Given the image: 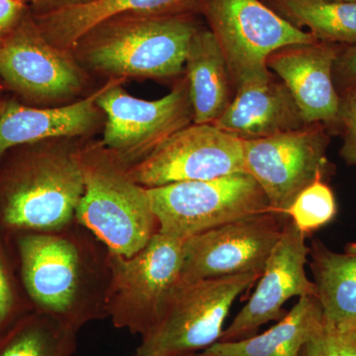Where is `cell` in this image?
<instances>
[{"label": "cell", "instance_id": "7", "mask_svg": "<svg viewBox=\"0 0 356 356\" xmlns=\"http://www.w3.org/2000/svg\"><path fill=\"white\" fill-rule=\"evenodd\" d=\"M198 11L226 58L236 90L273 76L267 60L274 51L318 41L261 0H198Z\"/></svg>", "mask_w": 356, "mask_h": 356}, {"label": "cell", "instance_id": "6", "mask_svg": "<svg viewBox=\"0 0 356 356\" xmlns=\"http://www.w3.org/2000/svg\"><path fill=\"white\" fill-rule=\"evenodd\" d=\"M106 315L115 327L144 337L182 280L184 241L156 233L130 257L108 252Z\"/></svg>", "mask_w": 356, "mask_h": 356}, {"label": "cell", "instance_id": "8", "mask_svg": "<svg viewBox=\"0 0 356 356\" xmlns=\"http://www.w3.org/2000/svg\"><path fill=\"white\" fill-rule=\"evenodd\" d=\"M147 191L159 233L182 241L227 222L271 211L261 187L247 172Z\"/></svg>", "mask_w": 356, "mask_h": 356}, {"label": "cell", "instance_id": "1", "mask_svg": "<svg viewBox=\"0 0 356 356\" xmlns=\"http://www.w3.org/2000/svg\"><path fill=\"white\" fill-rule=\"evenodd\" d=\"M83 191L81 159L33 145L10 149L0 159V232L9 238L64 229Z\"/></svg>", "mask_w": 356, "mask_h": 356}, {"label": "cell", "instance_id": "32", "mask_svg": "<svg viewBox=\"0 0 356 356\" xmlns=\"http://www.w3.org/2000/svg\"><path fill=\"white\" fill-rule=\"evenodd\" d=\"M27 3H32V0H24Z\"/></svg>", "mask_w": 356, "mask_h": 356}, {"label": "cell", "instance_id": "26", "mask_svg": "<svg viewBox=\"0 0 356 356\" xmlns=\"http://www.w3.org/2000/svg\"><path fill=\"white\" fill-rule=\"evenodd\" d=\"M339 93L337 135L343 140L339 156L346 165L356 168V84L341 89Z\"/></svg>", "mask_w": 356, "mask_h": 356}, {"label": "cell", "instance_id": "17", "mask_svg": "<svg viewBox=\"0 0 356 356\" xmlns=\"http://www.w3.org/2000/svg\"><path fill=\"white\" fill-rule=\"evenodd\" d=\"M213 125L238 139L250 140L298 130L307 124L285 84L271 76L236 89L228 108Z\"/></svg>", "mask_w": 356, "mask_h": 356}, {"label": "cell", "instance_id": "13", "mask_svg": "<svg viewBox=\"0 0 356 356\" xmlns=\"http://www.w3.org/2000/svg\"><path fill=\"white\" fill-rule=\"evenodd\" d=\"M306 236L288 217L254 292L224 330L219 341H240L254 336L261 325L280 320L286 314L283 306L290 299L317 296L315 283L306 273L310 252Z\"/></svg>", "mask_w": 356, "mask_h": 356}, {"label": "cell", "instance_id": "35", "mask_svg": "<svg viewBox=\"0 0 356 356\" xmlns=\"http://www.w3.org/2000/svg\"><path fill=\"white\" fill-rule=\"evenodd\" d=\"M0 83H1V81H0ZM2 84V83H1ZM0 100H1V98H0Z\"/></svg>", "mask_w": 356, "mask_h": 356}, {"label": "cell", "instance_id": "12", "mask_svg": "<svg viewBox=\"0 0 356 356\" xmlns=\"http://www.w3.org/2000/svg\"><path fill=\"white\" fill-rule=\"evenodd\" d=\"M286 216L273 211L227 222L184 241L182 280L261 275Z\"/></svg>", "mask_w": 356, "mask_h": 356}, {"label": "cell", "instance_id": "10", "mask_svg": "<svg viewBox=\"0 0 356 356\" xmlns=\"http://www.w3.org/2000/svg\"><path fill=\"white\" fill-rule=\"evenodd\" d=\"M96 105L107 116L103 143L125 163L144 159L193 121L187 79L156 100L133 97L110 83L100 89Z\"/></svg>", "mask_w": 356, "mask_h": 356}, {"label": "cell", "instance_id": "5", "mask_svg": "<svg viewBox=\"0 0 356 356\" xmlns=\"http://www.w3.org/2000/svg\"><path fill=\"white\" fill-rule=\"evenodd\" d=\"M259 274L243 273L194 281L182 280L135 356L196 355L221 339L236 298L254 285Z\"/></svg>", "mask_w": 356, "mask_h": 356}, {"label": "cell", "instance_id": "14", "mask_svg": "<svg viewBox=\"0 0 356 356\" xmlns=\"http://www.w3.org/2000/svg\"><path fill=\"white\" fill-rule=\"evenodd\" d=\"M65 51L49 43L29 14L0 40V81L30 102L76 92L81 72Z\"/></svg>", "mask_w": 356, "mask_h": 356}, {"label": "cell", "instance_id": "19", "mask_svg": "<svg viewBox=\"0 0 356 356\" xmlns=\"http://www.w3.org/2000/svg\"><path fill=\"white\" fill-rule=\"evenodd\" d=\"M308 264L325 329L356 331V243L339 252L313 240Z\"/></svg>", "mask_w": 356, "mask_h": 356}, {"label": "cell", "instance_id": "15", "mask_svg": "<svg viewBox=\"0 0 356 356\" xmlns=\"http://www.w3.org/2000/svg\"><path fill=\"white\" fill-rule=\"evenodd\" d=\"M343 46L316 41L290 44L267 60L291 93L307 125L321 124L337 135L339 93L334 81V65Z\"/></svg>", "mask_w": 356, "mask_h": 356}, {"label": "cell", "instance_id": "36", "mask_svg": "<svg viewBox=\"0 0 356 356\" xmlns=\"http://www.w3.org/2000/svg\"><path fill=\"white\" fill-rule=\"evenodd\" d=\"M32 1H33V0H32Z\"/></svg>", "mask_w": 356, "mask_h": 356}, {"label": "cell", "instance_id": "33", "mask_svg": "<svg viewBox=\"0 0 356 356\" xmlns=\"http://www.w3.org/2000/svg\"><path fill=\"white\" fill-rule=\"evenodd\" d=\"M186 356H198L197 355H186Z\"/></svg>", "mask_w": 356, "mask_h": 356}, {"label": "cell", "instance_id": "22", "mask_svg": "<svg viewBox=\"0 0 356 356\" xmlns=\"http://www.w3.org/2000/svg\"><path fill=\"white\" fill-rule=\"evenodd\" d=\"M278 15L295 27L309 29L318 41L356 44V2L341 0H266Z\"/></svg>", "mask_w": 356, "mask_h": 356}, {"label": "cell", "instance_id": "9", "mask_svg": "<svg viewBox=\"0 0 356 356\" xmlns=\"http://www.w3.org/2000/svg\"><path fill=\"white\" fill-rule=\"evenodd\" d=\"M331 134L311 124L264 139L243 140L245 172L261 187L271 211L287 216L293 201L314 182L329 181L336 165L327 158Z\"/></svg>", "mask_w": 356, "mask_h": 356}, {"label": "cell", "instance_id": "29", "mask_svg": "<svg viewBox=\"0 0 356 356\" xmlns=\"http://www.w3.org/2000/svg\"><path fill=\"white\" fill-rule=\"evenodd\" d=\"M27 7L24 0H0V40L6 38L24 19Z\"/></svg>", "mask_w": 356, "mask_h": 356}, {"label": "cell", "instance_id": "20", "mask_svg": "<svg viewBox=\"0 0 356 356\" xmlns=\"http://www.w3.org/2000/svg\"><path fill=\"white\" fill-rule=\"evenodd\" d=\"M193 123L215 124L233 99L226 58L209 28L198 30L185 58Z\"/></svg>", "mask_w": 356, "mask_h": 356}, {"label": "cell", "instance_id": "27", "mask_svg": "<svg viewBox=\"0 0 356 356\" xmlns=\"http://www.w3.org/2000/svg\"><path fill=\"white\" fill-rule=\"evenodd\" d=\"M301 356H356V331L339 332L324 327L306 343Z\"/></svg>", "mask_w": 356, "mask_h": 356}, {"label": "cell", "instance_id": "30", "mask_svg": "<svg viewBox=\"0 0 356 356\" xmlns=\"http://www.w3.org/2000/svg\"><path fill=\"white\" fill-rule=\"evenodd\" d=\"M88 1H91V0H33L31 4L35 8L38 9L39 13H41L51 10V9L58 8V7L83 3V2Z\"/></svg>", "mask_w": 356, "mask_h": 356}, {"label": "cell", "instance_id": "34", "mask_svg": "<svg viewBox=\"0 0 356 356\" xmlns=\"http://www.w3.org/2000/svg\"><path fill=\"white\" fill-rule=\"evenodd\" d=\"M261 1H262V2H264V1H266V0H261Z\"/></svg>", "mask_w": 356, "mask_h": 356}, {"label": "cell", "instance_id": "25", "mask_svg": "<svg viewBox=\"0 0 356 356\" xmlns=\"http://www.w3.org/2000/svg\"><path fill=\"white\" fill-rule=\"evenodd\" d=\"M10 252L8 241L0 232V334L21 316L34 310L16 280Z\"/></svg>", "mask_w": 356, "mask_h": 356}, {"label": "cell", "instance_id": "24", "mask_svg": "<svg viewBox=\"0 0 356 356\" xmlns=\"http://www.w3.org/2000/svg\"><path fill=\"white\" fill-rule=\"evenodd\" d=\"M337 204L334 191L325 181L314 182L293 201L287 216L305 235L334 221Z\"/></svg>", "mask_w": 356, "mask_h": 356}, {"label": "cell", "instance_id": "28", "mask_svg": "<svg viewBox=\"0 0 356 356\" xmlns=\"http://www.w3.org/2000/svg\"><path fill=\"white\" fill-rule=\"evenodd\" d=\"M334 81L337 91L356 84V44L343 46L334 65Z\"/></svg>", "mask_w": 356, "mask_h": 356}, {"label": "cell", "instance_id": "23", "mask_svg": "<svg viewBox=\"0 0 356 356\" xmlns=\"http://www.w3.org/2000/svg\"><path fill=\"white\" fill-rule=\"evenodd\" d=\"M76 334L50 316L32 310L0 334V356H72Z\"/></svg>", "mask_w": 356, "mask_h": 356}, {"label": "cell", "instance_id": "16", "mask_svg": "<svg viewBox=\"0 0 356 356\" xmlns=\"http://www.w3.org/2000/svg\"><path fill=\"white\" fill-rule=\"evenodd\" d=\"M198 0H91L51 9L34 16L44 39L65 51L74 48L98 26L132 15H177L195 13Z\"/></svg>", "mask_w": 356, "mask_h": 356}, {"label": "cell", "instance_id": "21", "mask_svg": "<svg viewBox=\"0 0 356 356\" xmlns=\"http://www.w3.org/2000/svg\"><path fill=\"white\" fill-rule=\"evenodd\" d=\"M322 306L315 295L300 297L291 310L261 334L218 341L198 356H301L304 346L324 329Z\"/></svg>", "mask_w": 356, "mask_h": 356}, {"label": "cell", "instance_id": "18", "mask_svg": "<svg viewBox=\"0 0 356 356\" xmlns=\"http://www.w3.org/2000/svg\"><path fill=\"white\" fill-rule=\"evenodd\" d=\"M99 92L57 108L29 106L13 98L0 100V159L15 147L86 133L95 124Z\"/></svg>", "mask_w": 356, "mask_h": 356}, {"label": "cell", "instance_id": "2", "mask_svg": "<svg viewBox=\"0 0 356 356\" xmlns=\"http://www.w3.org/2000/svg\"><path fill=\"white\" fill-rule=\"evenodd\" d=\"M15 248L20 282L35 311L72 331L106 315L95 286L96 266L79 238L56 232H24L6 238Z\"/></svg>", "mask_w": 356, "mask_h": 356}, {"label": "cell", "instance_id": "4", "mask_svg": "<svg viewBox=\"0 0 356 356\" xmlns=\"http://www.w3.org/2000/svg\"><path fill=\"white\" fill-rule=\"evenodd\" d=\"M79 159L84 191L76 209L77 221L109 252L126 257L137 254L159 232L146 187L130 177L118 156L91 154Z\"/></svg>", "mask_w": 356, "mask_h": 356}, {"label": "cell", "instance_id": "31", "mask_svg": "<svg viewBox=\"0 0 356 356\" xmlns=\"http://www.w3.org/2000/svg\"><path fill=\"white\" fill-rule=\"evenodd\" d=\"M341 1H353V2H356V0H341Z\"/></svg>", "mask_w": 356, "mask_h": 356}, {"label": "cell", "instance_id": "11", "mask_svg": "<svg viewBox=\"0 0 356 356\" xmlns=\"http://www.w3.org/2000/svg\"><path fill=\"white\" fill-rule=\"evenodd\" d=\"M128 172L146 188L243 172V142L213 124H191L128 168Z\"/></svg>", "mask_w": 356, "mask_h": 356}, {"label": "cell", "instance_id": "3", "mask_svg": "<svg viewBox=\"0 0 356 356\" xmlns=\"http://www.w3.org/2000/svg\"><path fill=\"white\" fill-rule=\"evenodd\" d=\"M200 28L193 13L121 16L84 38L89 39L86 57L96 70L115 76H177Z\"/></svg>", "mask_w": 356, "mask_h": 356}]
</instances>
